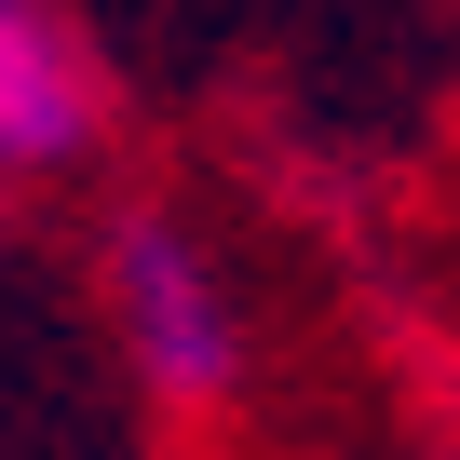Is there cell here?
Listing matches in <instances>:
<instances>
[{
	"label": "cell",
	"mask_w": 460,
	"mask_h": 460,
	"mask_svg": "<svg viewBox=\"0 0 460 460\" xmlns=\"http://www.w3.org/2000/svg\"><path fill=\"white\" fill-rule=\"evenodd\" d=\"M122 339H136V366H149L176 406H217L230 366H244V325H230L203 244H190V230H163V217L122 230Z\"/></svg>",
	"instance_id": "1"
},
{
	"label": "cell",
	"mask_w": 460,
	"mask_h": 460,
	"mask_svg": "<svg viewBox=\"0 0 460 460\" xmlns=\"http://www.w3.org/2000/svg\"><path fill=\"white\" fill-rule=\"evenodd\" d=\"M95 136V68L41 0H0V163H68Z\"/></svg>",
	"instance_id": "2"
}]
</instances>
